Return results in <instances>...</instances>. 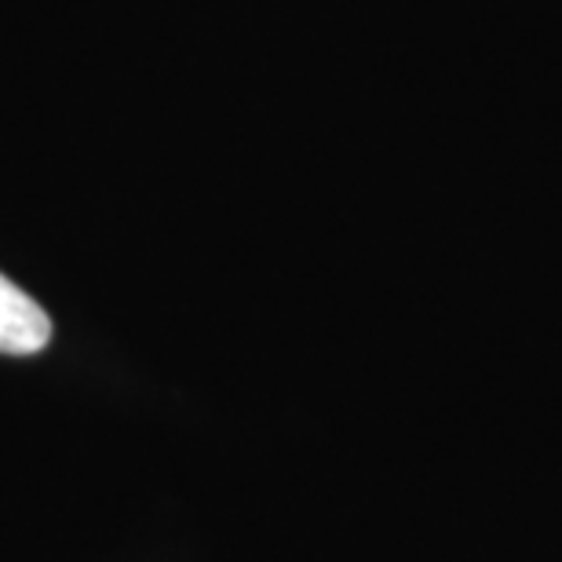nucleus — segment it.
<instances>
[{
	"mask_svg": "<svg viewBox=\"0 0 562 562\" xmlns=\"http://www.w3.org/2000/svg\"><path fill=\"white\" fill-rule=\"evenodd\" d=\"M52 340V318L26 289L0 274V355H37Z\"/></svg>",
	"mask_w": 562,
	"mask_h": 562,
	"instance_id": "1",
	"label": "nucleus"
}]
</instances>
